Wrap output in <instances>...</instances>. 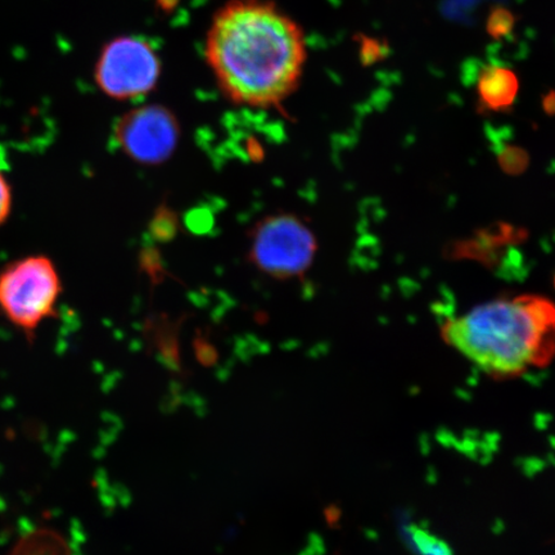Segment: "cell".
<instances>
[{
  "mask_svg": "<svg viewBox=\"0 0 555 555\" xmlns=\"http://www.w3.org/2000/svg\"><path fill=\"white\" fill-rule=\"evenodd\" d=\"M12 555H69V552L60 540L57 545H24Z\"/></svg>",
  "mask_w": 555,
  "mask_h": 555,
  "instance_id": "cell-11",
  "label": "cell"
},
{
  "mask_svg": "<svg viewBox=\"0 0 555 555\" xmlns=\"http://www.w3.org/2000/svg\"><path fill=\"white\" fill-rule=\"evenodd\" d=\"M115 142L124 155L142 165H159L176 151L180 127L170 109L150 104L124 115L115 127Z\"/></svg>",
  "mask_w": 555,
  "mask_h": 555,
  "instance_id": "cell-6",
  "label": "cell"
},
{
  "mask_svg": "<svg viewBox=\"0 0 555 555\" xmlns=\"http://www.w3.org/2000/svg\"><path fill=\"white\" fill-rule=\"evenodd\" d=\"M477 99L485 109L504 113L513 107L519 92L515 69L503 65L485 66L477 78Z\"/></svg>",
  "mask_w": 555,
  "mask_h": 555,
  "instance_id": "cell-7",
  "label": "cell"
},
{
  "mask_svg": "<svg viewBox=\"0 0 555 555\" xmlns=\"http://www.w3.org/2000/svg\"><path fill=\"white\" fill-rule=\"evenodd\" d=\"M360 62L364 66H373L384 62L391 55L390 41L387 39L360 35Z\"/></svg>",
  "mask_w": 555,
  "mask_h": 555,
  "instance_id": "cell-9",
  "label": "cell"
},
{
  "mask_svg": "<svg viewBox=\"0 0 555 555\" xmlns=\"http://www.w3.org/2000/svg\"><path fill=\"white\" fill-rule=\"evenodd\" d=\"M207 65L229 101L280 106L300 85L308 60L301 26L267 0H231L208 29Z\"/></svg>",
  "mask_w": 555,
  "mask_h": 555,
  "instance_id": "cell-1",
  "label": "cell"
},
{
  "mask_svg": "<svg viewBox=\"0 0 555 555\" xmlns=\"http://www.w3.org/2000/svg\"><path fill=\"white\" fill-rule=\"evenodd\" d=\"M12 210V189L9 179L0 169V227L10 218Z\"/></svg>",
  "mask_w": 555,
  "mask_h": 555,
  "instance_id": "cell-10",
  "label": "cell"
},
{
  "mask_svg": "<svg viewBox=\"0 0 555 555\" xmlns=\"http://www.w3.org/2000/svg\"><path fill=\"white\" fill-rule=\"evenodd\" d=\"M441 336L494 380L544 370L555 359V304L537 295L499 298L451 318Z\"/></svg>",
  "mask_w": 555,
  "mask_h": 555,
  "instance_id": "cell-2",
  "label": "cell"
},
{
  "mask_svg": "<svg viewBox=\"0 0 555 555\" xmlns=\"http://www.w3.org/2000/svg\"><path fill=\"white\" fill-rule=\"evenodd\" d=\"M315 235L294 215H272L255 227L248 259L275 280L302 275L315 258Z\"/></svg>",
  "mask_w": 555,
  "mask_h": 555,
  "instance_id": "cell-4",
  "label": "cell"
},
{
  "mask_svg": "<svg viewBox=\"0 0 555 555\" xmlns=\"http://www.w3.org/2000/svg\"><path fill=\"white\" fill-rule=\"evenodd\" d=\"M517 23L518 17L515 12L504 5H496L486 20V33L491 39L501 41L515 31Z\"/></svg>",
  "mask_w": 555,
  "mask_h": 555,
  "instance_id": "cell-8",
  "label": "cell"
},
{
  "mask_svg": "<svg viewBox=\"0 0 555 555\" xmlns=\"http://www.w3.org/2000/svg\"><path fill=\"white\" fill-rule=\"evenodd\" d=\"M162 75V61L149 41L120 37L104 46L94 79L102 92L117 101L149 94Z\"/></svg>",
  "mask_w": 555,
  "mask_h": 555,
  "instance_id": "cell-5",
  "label": "cell"
},
{
  "mask_svg": "<svg viewBox=\"0 0 555 555\" xmlns=\"http://www.w3.org/2000/svg\"><path fill=\"white\" fill-rule=\"evenodd\" d=\"M61 294L57 268L47 256H26L0 272V312L27 337L52 318Z\"/></svg>",
  "mask_w": 555,
  "mask_h": 555,
  "instance_id": "cell-3",
  "label": "cell"
}]
</instances>
